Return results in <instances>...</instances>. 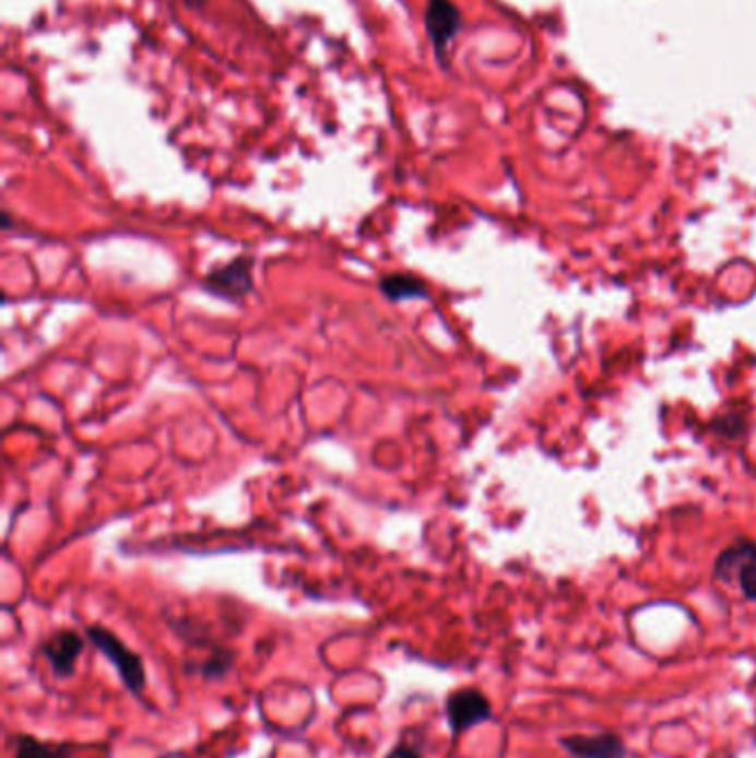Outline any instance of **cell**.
Instances as JSON below:
<instances>
[{
  "label": "cell",
  "mask_w": 756,
  "mask_h": 758,
  "mask_svg": "<svg viewBox=\"0 0 756 758\" xmlns=\"http://www.w3.org/2000/svg\"><path fill=\"white\" fill-rule=\"evenodd\" d=\"M85 635L105 654V659L111 661L125 688L140 699L146 686V672H144L142 656L135 654L125 641H120L111 630L103 626H87Z\"/></svg>",
  "instance_id": "obj_1"
},
{
  "label": "cell",
  "mask_w": 756,
  "mask_h": 758,
  "mask_svg": "<svg viewBox=\"0 0 756 758\" xmlns=\"http://www.w3.org/2000/svg\"><path fill=\"white\" fill-rule=\"evenodd\" d=\"M444 710H446V721L450 725V732L456 736L493 719V708L488 697L475 688H462V690L450 692L446 697Z\"/></svg>",
  "instance_id": "obj_2"
},
{
  "label": "cell",
  "mask_w": 756,
  "mask_h": 758,
  "mask_svg": "<svg viewBox=\"0 0 756 758\" xmlns=\"http://www.w3.org/2000/svg\"><path fill=\"white\" fill-rule=\"evenodd\" d=\"M714 572L721 581H736L745 599L756 601V544L739 542L728 548L714 566Z\"/></svg>",
  "instance_id": "obj_3"
},
{
  "label": "cell",
  "mask_w": 756,
  "mask_h": 758,
  "mask_svg": "<svg viewBox=\"0 0 756 758\" xmlns=\"http://www.w3.org/2000/svg\"><path fill=\"white\" fill-rule=\"evenodd\" d=\"M426 29L430 36V43L435 47V54L441 64H446V51L452 38L458 36L462 27V14L460 10L450 3V0H428L426 8Z\"/></svg>",
  "instance_id": "obj_4"
},
{
  "label": "cell",
  "mask_w": 756,
  "mask_h": 758,
  "mask_svg": "<svg viewBox=\"0 0 756 758\" xmlns=\"http://www.w3.org/2000/svg\"><path fill=\"white\" fill-rule=\"evenodd\" d=\"M253 260L247 256H240L224 267L213 269L204 284L211 293L224 297V299H240L253 288Z\"/></svg>",
  "instance_id": "obj_5"
},
{
  "label": "cell",
  "mask_w": 756,
  "mask_h": 758,
  "mask_svg": "<svg viewBox=\"0 0 756 758\" xmlns=\"http://www.w3.org/2000/svg\"><path fill=\"white\" fill-rule=\"evenodd\" d=\"M83 650L85 641L73 630H58L40 646V654L47 659L54 676L58 678H69L75 672Z\"/></svg>",
  "instance_id": "obj_6"
},
{
  "label": "cell",
  "mask_w": 756,
  "mask_h": 758,
  "mask_svg": "<svg viewBox=\"0 0 756 758\" xmlns=\"http://www.w3.org/2000/svg\"><path fill=\"white\" fill-rule=\"evenodd\" d=\"M559 743L568 754L577 758H626L628 754L624 741L613 732L594 734V736H583V734L564 736Z\"/></svg>",
  "instance_id": "obj_7"
},
{
  "label": "cell",
  "mask_w": 756,
  "mask_h": 758,
  "mask_svg": "<svg viewBox=\"0 0 756 758\" xmlns=\"http://www.w3.org/2000/svg\"><path fill=\"white\" fill-rule=\"evenodd\" d=\"M14 749H16V758H71L69 743L40 741L32 734L14 736Z\"/></svg>",
  "instance_id": "obj_8"
},
{
  "label": "cell",
  "mask_w": 756,
  "mask_h": 758,
  "mask_svg": "<svg viewBox=\"0 0 756 758\" xmlns=\"http://www.w3.org/2000/svg\"><path fill=\"white\" fill-rule=\"evenodd\" d=\"M380 288L393 301L426 297V284L417 275H411V273H391V275L382 277Z\"/></svg>",
  "instance_id": "obj_9"
},
{
  "label": "cell",
  "mask_w": 756,
  "mask_h": 758,
  "mask_svg": "<svg viewBox=\"0 0 756 758\" xmlns=\"http://www.w3.org/2000/svg\"><path fill=\"white\" fill-rule=\"evenodd\" d=\"M229 667H232L229 652H220L213 659H209L200 670H202V676L206 678H222L226 672H229Z\"/></svg>",
  "instance_id": "obj_10"
},
{
  "label": "cell",
  "mask_w": 756,
  "mask_h": 758,
  "mask_svg": "<svg viewBox=\"0 0 756 758\" xmlns=\"http://www.w3.org/2000/svg\"><path fill=\"white\" fill-rule=\"evenodd\" d=\"M385 758H424V756L417 749H413L411 745H398Z\"/></svg>",
  "instance_id": "obj_11"
}]
</instances>
